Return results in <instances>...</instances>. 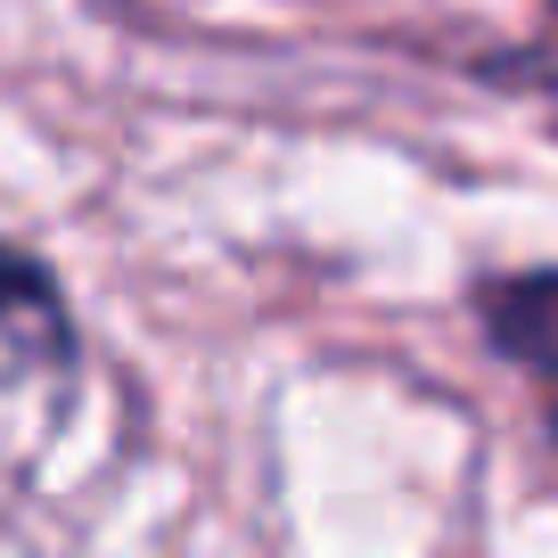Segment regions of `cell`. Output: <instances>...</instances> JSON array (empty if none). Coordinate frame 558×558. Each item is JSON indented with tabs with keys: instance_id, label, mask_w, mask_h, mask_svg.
<instances>
[{
	"instance_id": "cell-1",
	"label": "cell",
	"mask_w": 558,
	"mask_h": 558,
	"mask_svg": "<svg viewBox=\"0 0 558 558\" xmlns=\"http://www.w3.org/2000/svg\"><path fill=\"white\" fill-rule=\"evenodd\" d=\"M66 386L74 378V320L58 279L34 255L0 246V395L9 386Z\"/></svg>"
},
{
	"instance_id": "cell-2",
	"label": "cell",
	"mask_w": 558,
	"mask_h": 558,
	"mask_svg": "<svg viewBox=\"0 0 558 558\" xmlns=\"http://www.w3.org/2000/svg\"><path fill=\"white\" fill-rule=\"evenodd\" d=\"M476 320H485L493 353L518 362L525 378H542L558 427V271H501L476 288Z\"/></svg>"
}]
</instances>
